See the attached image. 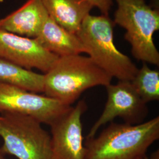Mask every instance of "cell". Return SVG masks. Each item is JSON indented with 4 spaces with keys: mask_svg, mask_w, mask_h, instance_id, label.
Returning a JSON list of instances; mask_svg holds the SVG:
<instances>
[{
    "mask_svg": "<svg viewBox=\"0 0 159 159\" xmlns=\"http://www.w3.org/2000/svg\"><path fill=\"white\" fill-rule=\"evenodd\" d=\"M112 78L90 57L74 54L59 57L50 70L44 74L46 96L71 106L81 94L97 86H107Z\"/></svg>",
    "mask_w": 159,
    "mask_h": 159,
    "instance_id": "obj_1",
    "label": "cell"
},
{
    "mask_svg": "<svg viewBox=\"0 0 159 159\" xmlns=\"http://www.w3.org/2000/svg\"><path fill=\"white\" fill-rule=\"evenodd\" d=\"M159 139V116L136 125L111 122L98 136L87 139L85 159H140Z\"/></svg>",
    "mask_w": 159,
    "mask_h": 159,
    "instance_id": "obj_2",
    "label": "cell"
},
{
    "mask_svg": "<svg viewBox=\"0 0 159 159\" xmlns=\"http://www.w3.org/2000/svg\"><path fill=\"white\" fill-rule=\"evenodd\" d=\"M115 24L108 16L89 15L76 34L93 61L112 79L130 81L139 68L117 48L114 42Z\"/></svg>",
    "mask_w": 159,
    "mask_h": 159,
    "instance_id": "obj_3",
    "label": "cell"
},
{
    "mask_svg": "<svg viewBox=\"0 0 159 159\" xmlns=\"http://www.w3.org/2000/svg\"><path fill=\"white\" fill-rule=\"evenodd\" d=\"M117 8L113 22L126 30L125 39L130 44L133 56L139 61L159 66V52L154 33L159 30V9L146 0H115Z\"/></svg>",
    "mask_w": 159,
    "mask_h": 159,
    "instance_id": "obj_4",
    "label": "cell"
},
{
    "mask_svg": "<svg viewBox=\"0 0 159 159\" xmlns=\"http://www.w3.org/2000/svg\"><path fill=\"white\" fill-rule=\"evenodd\" d=\"M4 154L18 159H50L51 135L37 120L19 114H0Z\"/></svg>",
    "mask_w": 159,
    "mask_h": 159,
    "instance_id": "obj_5",
    "label": "cell"
},
{
    "mask_svg": "<svg viewBox=\"0 0 159 159\" xmlns=\"http://www.w3.org/2000/svg\"><path fill=\"white\" fill-rule=\"evenodd\" d=\"M71 107L46 95L0 82V114L26 115L50 125Z\"/></svg>",
    "mask_w": 159,
    "mask_h": 159,
    "instance_id": "obj_6",
    "label": "cell"
},
{
    "mask_svg": "<svg viewBox=\"0 0 159 159\" xmlns=\"http://www.w3.org/2000/svg\"><path fill=\"white\" fill-rule=\"evenodd\" d=\"M107 100L102 113L89 131L87 139L95 137L99 129L117 117L125 123L136 125L144 122L148 114L147 103L144 102L130 81L119 80L116 84L105 87Z\"/></svg>",
    "mask_w": 159,
    "mask_h": 159,
    "instance_id": "obj_7",
    "label": "cell"
},
{
    "mask_svg": "<svg viewBox=\"0 0 159 159\" xmlns=\"http://www.w3.org/2000/svg\"><path fill=\"white\" fill-rule=\"evenodd\" d=\"M87 110L85 101L80 100L50 125V159H85L81 118Z\"/></svg>",
    "mask_w": 159,
    "mask_h": 159,
    "instance_id": "obj_8",
    "label": "cell"
},
{
    "mask_svg": "<svg viewBox=\"0 0 159 159\" xmlns=\"http://www.w3.org/2000/svg\"><path fill=\"white\" fill-rule=\"evenodd\" d=\"M58 57L44 48L35 39L0 30L1 58L28 70H39L45 74Z\"/></svg>",
    "mask_w": 159,
    "mask_h": 159,
    "instance_id": "obj_9",
    "label": "cell"
},
{
    "mask_svg": "<svg viewBox=\"0 0 159 159\" xmlns=\"http://www.w3.org/2000/svg\"><path fill=\"white\" fill-rule=\"evenodd\" d=\"M48 17L41 0H28L16 11L0 19V30L35 39Z\"/></svg>",
    "mask_w": 159,
    "mask_h": 159,
    "instance_id": "obj_10",
    "label": "cell"
},
{
    "mask_svg": "<svg viewBox=\"0 0 159 159\" xmlns=\"http://www.w3.org/2000/svg\"><path fill=\"white\" fill-rule=\"evenodd\" d=\"M48 16L68 32L77 34L94 7L89 0H41Z\"/></svg>",
    "mask_w": 159,
    "mask_h": 159,
    "instance_id": "obj_11",
    "label": "cell"
},
{
    "mask_svg": "<svg viewBox=\"0 0 159 159\" xmlns=\"http://www.w3.org/2000/svg\"><path fill=\"white\" fill-rule=\"evenodd\" d=\"M35 39L46 50L58 57L85 52L77 35L59 25L49 16Z\"/></svg>",
    "mask_w": 159,
    "mask_h": 159,
    "instance_id": "obj_12",
    "label": "cell"
},
{
    "mask_svg": "<svg viewBox=\"0 0 159 159\" xmlns=\"http://www.w3.org/2000/svg\"><path fill=\"white\" fill-rule=\"evenodd\" d=\"M0 82L35 93L44 91V74L0 58Z\"/></svg>",
    "mask_w": 159,
    "mask_h": 159,
    "instance_id": "obj_13",
    "label": "cell"
},
{
    "mask_svg": "<svg viewBox=\"0 0 159 159\" xmlns=\"http://www.w3.org/2000/svg\"><path fill=\"white\" fill-rule=\"evenodd\" d=\"M138 95L144 102L159 100V71L150 68L147 63H143L139 68L134 78L130 81Z\"/></svg>",
    "mask_w": 159,
    "mask_h": 159,
    "instance_id": "obj_14",
    "label": "cell"
},
{
    "mask_svg": "<svg viewBox=\"0 0 159 159\" xmlns=\"http://www.w3.org/2000/svg\"><path fill=\"white\" fill-rule=\"evenodd\" d=\"M93 7H97L102 15L108 16L111 7L113 4L112 0H89Z\"/></svg>",
    "mask_w": 159,
    "mask_h": 159,
    "instance_id": "obj_15",
    "label": "cell"
},
{
    "mask_svg": "<svg viewBox=\"0 0 159 159\" xmlns=\"http://www.w3.org/2000/svg\"><path fill=\"white\" fill-rule=\"evenodd\" d=\"M5 154L2 153V152H1V149H0V159H5Z\"/></svg>",
    "mask_w": 159,
    "mask_h": 159,
    "instance_id": "obj_16",
    "label": "cell"
},
{
    "mask_svg": "<svg viewBox=\"0 0 159 159\" xmlns=\"http://www.w3.org/2000/svg\"><path fill=\"white\" fill-rule=\"evenodd\" d=\"M140 159H149L148 157V156L146 155V156H143V157H142V158H140Z\"/></svg>",
    "mask_w": 159,
    "mask_h": 159,
    "instance_id": "obj_17",
    "label": "cell"
}]
</instances>
